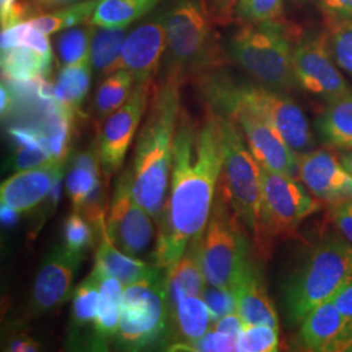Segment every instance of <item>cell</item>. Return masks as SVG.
<instances>
[{
    "label": "cell",
    "mask_w": 352,
    "mask_h": 352,
    "mask_svg": "<svg viewBox=\"0 0 352 352\" xmlns=\"http://www.w3.org/2000/svg\"><path fill=\"white\" fill-rule=\"evenodd\" d=\"M219 113L209 110L202 122L180 110L173 155L170 192L157 223L153 264L168 276L189 243L204 234L223 168Z\"/></svg>",
    "instance_id": "obj_1"
},
{
    "label": "cell",
    "mask_w": 352,
    "mask_h": 352,
    "mask_svg": "<svg viewBox=\"0 0 352 352\" xmlns=\"http://www.w3.org/2000/svg\"><path fill=\"white\" fill-rule=\"evenodd\" d=\"M182 81L183 77L176 71H168L154 90L129 170L133 197L155 223L164 212L171 179Z\"/></svg>",
    "instance_id": "obj_2"
},
{
    "label": "cell",
    "mask_w": 352,
    "mask_h": 352,
    "mask_svg": "<svg viewBox=\"0 0 352 352\" xmlns=\"http://www.w3.org/2000/svg\"><path fill=\"white\" fill-rule=\"evenodd\" d=\"M199 84L210 109L228 102L240 103L276 126L295 153L302 154L315 149V136L305 113L285 91L265 85L240 82L225 72H215L213 69L200 76Z\"/></svg>",
    "instance_id": "obj_3"
},
{
    "label": "cell",
    "mask_w": 352,
    "mask_h": 352,
    "mask_svg": "<svg viewBox=\"0 0 352 352\" xmlns=\"http://www.w3.org/2000/svg\"><path fill=\"white\" fill-rule=\"evenodd\" d=\"M352 279V244L338 238L317 243L304 256L283 287V308L291 324H299L316 307L331 300Z\"/></svg>",
    "instance_id": "obj_4"
},
{
    "label": "cell",
    "mask_w": 352,
    "mask_h": 352,
    "mask_svg": "<svg viewBox=\"0 0 352 352\" xmlns=\"http://www.w3.org/2000/svg\"><path fill=\"white\" fill-rule=\"evenodd\" d=\"M241 225L219 179L213 209L200 241L202 272L208 285L234 291L254 264Z\"/></svg>",
    "instance_id": "obj_5"
},
{
    "label": "cell",
    "mask_w": 352,
    "mask_h": 352,
    "mask_svg": "<svg viewBox=\"0 0 352 352\" xmlns=\"http://www.w3.org/2000/svg\"><path fill=\"white\" fill-rule=\"evenodd\" d=\"M230 51L240 67L265 87L289 91L298 84L289 34L278 20L245 23L231 38Z\"/></svg>",
    "instance_id": "obj_6"
},
{
    "label": "cell",
    "mask_w": 352,
    "mask_h": 352,
    "mask_svg": "<svg viewBox=\"0 0 352 352\" xmlns=\"http://www.w3.org/2000/svg\"><path fill=\"white\" fill-rule=\"evenodd\" d=\"M170 329L164 270L124 286L120 327L115 338L120 347L132 351L151 347L170 338Z\"/></svg>",
    "instance_id": "obj_7"
},
{
    "label": "cell",
    "mask_w": 352,
    "mask_h": 352,
    "mask_svg": "<svg viewBox=\"0 0 352 352\" xmlns=\"http://www.w3.org/2000/svg\"><path fill=\"white\" fill-rule=\"evenodd\" d=\"M168 71L182 77L205 75L217 60L212 25L200 0H177L166 12Z\"/></svg>",
    "instance_id": "obj_8"
},
{
    "label": "cell",
    "mask_w": 352,
    "mask_h": 352,
    "mask_svg": "<svg viewBox=\"0 0 352 352\" xmlns=\"http://www.w3.org/2000/svg\"><path fill=\"white\" fill-rule=\"evenodd\" d=\"M219 124L225 151L221 182L234 213L256 238L260 223L263 167L232 119L219 113Z\"/></svg>",
    "instance_id": "obj_9"
},
{
    "label": "cell",
    "mask_w": 352,
    "mask_h": 352,
    "mask_svg": "<svg viewBox=\"0 0 352 352\" xmlns=\"http://www.w3.org/2000/svg\"><path fill=\"white\" fill-rule=\"evenodd\" d=\"M318 209L321 205L295 177L263 168L260 223L254 238L258 254L266 257L272 240L289 236Z\"/></svg>",
    "instance_id": "obj_10"
},
{
    "label": "cell",
    "mask_w": 352,
    "mask_h": 352,
    "mask_svg": "<svg viewBox=\"0 0 352 352\" xmlns=\"http://www.w3.org/2000/svg\"><path fill=\"white\" fill-rule=\"evenodd\" d=\"M292 65L298 85L327 103L352 90L336 65L324 33H308L296 43Z\"/></svg>",
    "instance_id": "obj_11"
},
{
    "label": "cell",
    "mask_w": 352,
    "mask_h": 352,
    "mask_svg": "<svg viewBox=\"0 0 352 352\" xmlns=\"http://www.w3.org/2000/svg\"><path fill=\"white\" fill-rule=\"evenodd\" d=\"M217 113L232 119L244 135L252 154L263 168L295 177L298 176V155L270 122L247 106L235 102L223 103Z\"/></svg>",
    "instance_id": "obj_12"
},
{
    "label": "cell",
    "mask_w": 352,
    "mask_h": 352,
    "mask_svg": "<svg viewBox=\"0 0 352 352\" xmlns=\"http://www.w3.org/2000/svg\"><path fill=\"white\" fill-rule=\"evenodd\" d=\"M107 213V232L119 250L138 258L151 250L155 221L135 200L129 170L118 179Z\"/></svg>",
    "instance_id": "obj_13"
},
{
    "label": "cell",
    "mask_w": 352,
    "mask_h": 352,
    "mask_svg": "<svg viewBox=\"0 0 352 352\" xmlns=\"http://www.w3.org/2000/svg\"><path fill=\"white\" fill-rule=\"evenodd\" d=\"M151 89V82L136 84L126 103L104 120L97 149L104 180H110L123 166L142 116L148 111Z\"/></svg>",
    "instance_id": "obj_14"
},
{
    "label": "cell",
    "mask_w": 352,
    "mask_h": 352,
    "mask_svg": "<svg viewBox=\"0 0 352 352\" xmlns=\"http://www.w3.org/2000/svg\"><path fill=\"white\" fill-rule=\"evenodd\" d=\"M82 260L84 256L68 251L64 245H56L46 256L32 291L29 305L33 315L45 314L68 299Z\"/></svg>",
    "instance_id": "obj_15"
},
{
    "label": "cell",
    "mask_w": 352,
    "mask_h": 352,
    "mask_svg": "<svg viewBox=\"0 0 352 352\" xmlns=\"http://www.w3.org/2000/svg\"><path fill=\"white\" fill-rule=\"evenodd\" d=\"M298 176L318 200L338 204L352 199V174L330 151L314 149L300 154Z\"/></svg>",
    "instance_id": "obj_16"
},
{
    "label": "cell",
    "mask_w": 352,
    "mask_h": 352,
    "mask_svg": "<svg viewBox=\"0 0 352 352\" xmlns=\"http://www.w3.org/2000/svg\"><path fill=\"white\" fill-rule=\"evenodd\" d=\"M167 49L164 16L149 20L126 36L120 56V68L135 77L136 84L151 82Z\"/></svg>",
    "instance_id": "obj_17"
},
{
    "label": "cell",
    "mask_w": 352,
    "mask_h": 352,
    "mask_svg": "<svg viewBox=\"0 0 352 352\" xmlns=\"http://www.w3.org/2000/svg\"><path fill=\"white\" fill-rule=\"evenodd\" d=\"M64 161H51L8 177L0 188L1 206L14 213H26L37 208L62 179Z\"/></svg>",
    "instance_id": "obj_18"
},
{
    "label": "cell",
    "mask_w": 352,
    "mask_h": 352,
    "mask_svg": "<svg viewBox=\"0 0 352 352\" xmlns=\"http://www.w3.org/2000/svg\"><path fill=\"white\" fill-rule=\"evenodd\" d=\"M299 342L307 351L352 352V324L329 300L304 317Z\"/></svg>",
    "instance_id": "obj_19"
},
{
    "label": "cell",
    "mask_w": 352,
    "mask_h": 352,
    "mask_svg": "<svg viewBox=\"0 0 352 352\" xmlns=\"http://www.w3.org/2000/svg\"><path fill=\"white\" fill-rule=\"evenodd\" d=\"M238 312L247 325H266L279 329L277 311L272 302L264 277L256 263L234 289Z\"/></svg>",
    "instance_id": "obj_20"
},
{
    "label": "cell",
    "mask_w": 352,
    "mask_h": 352,
    "mask_svg": "<svg viewBox=\"0 0 352 352\" xmlns=\"http://www.w3.org/2000/svg\"><path fill=\"white\" fill-rule=\"evenodd\" d=\"M93 273L100 285V307L93 324V346L97 350H104L103 347L107 346L109 340H115L119 331L124 283L97 266H94Z\"/></svg>",
    "instance_id": "obj_21"
},
{
    "label": "cell",
    "mask_w": 352,
    "mask_h": 352,
    "mask_svg": "<svg viewBox=\"0 0 352 352\" xmlns=\"http://www.w3.org/2000/svg\"><path fill=\"white\" fill-rule=\"evenodd\" d=\"M94 266L100 267L106 274L118 278L124 283V286L154 276L162 270L157 265L145 263L119 250L110 239L106 223L98 228V248L96 251Z\"/></svg>",
    "instance_id": "obj_22"
},
{
    "label": "cell",
    "mask_w": 352,
    "mask_h": 352,
    "mask_svg": "<svg viewBox=\"0 0 352 352\" xmlns=\"http://www.w3.org/2000/svg\"><path fill=\"white\" fill-rule=\"evenodd\" d=\"M202 236V235H201ZM201 236L192 240L176 264L173 272L167 276V295L170 311L177 302L187 296H202L206 286L200 254Z\"/></svg>",
    "instance_id": "obj_23"
},
{
    "label": "cell",
    "mask_w": 352,
    "mask_h": 352,
    "mask_svg": "<svg viewBox=\"0 0 352 352\" xmlns=\"http://www.w3.org/2000/svg\"><path fill=\"white\" fill-rule=\"evenodd\" d=\"M52 55L30 45H17L1 50V72L19 84L36 82L49 75Z\"/></svg>",
    "instance_id": "obj_24"
},
{
    "label": "cell",
    "mask_w": 352,
    "mask_h": 352,
    "mask_svg": "<svg viewBox=\"0 0 352 352\" xmlns=\"http://www.w3.org/2000/svg\"><path fill=\"white\" fill-rule=\"evenodd\" d=\"M170 314L173 327L170 329V340H174L170 344L197 340L208 333L213 324L212 314L202 296L183 298Z\"/></svg>",
    "instance_id": "obj_25"
},
{
    "label": "cell",
    "mask_w": 352,
    "mask_h": 352,
    "mask_svg": "<svg viewBox=\"0 0 352 352\" xmlns=\"http://www.w3.org/2000/svg\"><path fill=\"white\" fill-rule=\"evenodd\" d=\"M321 140L334 148L352 149V90L327 103L316 122Z\"/></svg>",
    "instance_id": "obj_26"
},
{
    "label": "cell",
    "mask_w": 352,
    "mask_h": 352,
    "mask_svg": "<svg viewBox=\"0 0 352 352\" xmlns=\"http://www.w3.org/2000/svg\"><path fill=\"white\" fill-rule=\"evenodd\" d=\"M93 64L90 56L80 62L65 64L52 89V98L62 107L75 113L88 96Z\"/></svg>",
    "instance_id": "obj_27"
},
{
    "label": "cell",
    "mask_w": 352,
    "mask_h": 352,
    "mask_svg": "<svg viewBox=\"0 0 352 352\" xmlns=\"http://www.w3.org/2000/svg\"><path fill=\"white\" fill-rule=\"evenodd\" d=\"M101 164L97 151H81L74 160L65 179L67 193L76 210H80L89 195L101 182Z\"/></svg>",
    "instance_id": "obj_28"
},
{
    "label": "cell",
    "mask_w": 352,
    "mask_h": 352,
    "mask_svg": "<svg viewBox=\"0 0 352 352\" xmlns=\"http://www.w3.org/2000/svg\"><path fill=\"white\" fill-rule=\"evenodd\" d=\"M161 0H101L89 20L97 28H123L151 12Z\"/></svg>",
    "instance_id": "obj_29"
},
{
    "label": "cell",
    "mask_w": 352,
    "mask_h": 352,
    "mask_svg": "<svg viewBox=\"0 0 352 352\" xmlns=\"http://www.w3.org/2000/svg\"><path fill=\"white\" fill-rule=\"evenodd\" d=\"M126 37V29L123 28H98L94 30L90 43V59L98 74L109 76L120 69L122 47Z\"/></svg>",
    "instance_id": "obj_30"
},
{
    "label": "cell",
    "mask_w": 352,
    "mask_h": 352,
    "mask_svg": "<svg viewBox=\"0 0 352 352\" xmlns=\"http://www.w3.org/2000/svg\"><path fill=\"white\" fill-rule=\"evenodd\" d=\"M135 85V77L123 68L106 76L104 81L97 90L94 100L97 120L103 122L118 109H120L132 94Z\"/></svg>",
    "instance_id": "obj_31"
},
{
    "label": "cell",
    "mask_w": 352,
    "mask_h": 352,
    "mask_svg": "<svg viewBox=\"0 0 352 352\" xmlns=\"http://www.w3.org/2000/svg\"><path fill=\"white\" fill-rule=\"evenodd\" d=\"M101 0H84L59 8L55 12L41 14L28 20V23L43 34H54L67 29L89 23Z\"/></svg>",
    "instance_id": "obj_32"
},
{
    "label": "cell",
    "mask_w": 352,
    "mask_h": 352,
    "mask_svg": "<svg viewBox=\"0 0 352 352\" xmlns=\"http://www.w3.org/2000/svg\"><path fill=\"white\" fill-rule=\"evenodd\" d=\"M100 307V285L91 272L78 287H76L72 296V329L80 331L81 329L94 324Z\"/></svg>",
    "instance_id": "obj_33"
},
{
    "label": "cell",
    "mask_w": 352,
    "mask_h": 352,
    "mask_svg": "<svg viewBox=\"0 0 352 352\" xmlns=\"http://www.w3.org/2000/svg\"><path fill=\"white\" fill-rule=\"evenodd\" d=\"M98 232L94 225L80 210H74L64 222L63 245L72 253L84 256L93 247Z\"/></svg>",
    "instance_id": "obj_34"
},
{
    "label": "cell",
    "mask_w": 352,
    "mask_h": 352,
    "mask_svg": "<svg viewBox=\"0 0 352 352\" xmlns=\"http://www.w3.org/2000/svg\"><path fill=\"white\" fill-rule=\"evenodd\" d=\"M327 39L337 65L352 77V20L327 17Z\"/></svg>",
    "instance_id": "obj_35"
},
{
    "label": "cell",
    "mask_w": 352,
    "mask_h": 352,
    "mask_svg": "<svg viewBox=\"0 0 352 352\" xmlns=\"http://www.w3.org/2000/svg\"><path fill=\"white\" fill-rule=\"evenodd\" d=\"M93 25L87 28H71L58 38V54L60 62L65 64L76 63L90 56V43L93 37Z\"/></svg>",
    "instance_id": "obj_36"
},
{
    "label": "cell",
    "mask_w": 352,
    "mask_h": 352,
    "mask_svg": "<svg viewBox=\"0 0 352 352\" xmlns=\"http://www.w3.org/2000/svg\"><path fill=\"white\" fill-rule=\"evenodd\" d=\"M239 336L227 334L210 329L202 337L189 342L173 343L168 346V351L219 352L238 351Z\"/></svg>",
    "instance_id": "obj_37"
},
{
    "label": "cell",
    "mask_w": 352,
    "mask_h": 352,
    "mask_svg": "<svg viewBox=\"0 0 352 352\" xmlns=\"http://www.w3.org/2000/svg\"><path fill=\"white\" fill-rule=\"evenodd\" d=\"M279 346V329L266 325H245L238 338L239 352H274Z\"/></svg>",
    "instance_id": "obj_38"
},
{
    "label": "cell",
    "mask_w": 352,
    "mask_h": 352,
    "mask_svg": "<svg viewBox=\"0 0 352 352\" xmlns=\"http://www.w3.org/2000/svg\"><path fill=\"white\" fill-rule=\"evenodd\" d=\"M285 0H239L235 16L244 23L278 20L283 12Z\"/></svg>",
    "instance_id": "obj_39"
},
{
    "label": "cell",
    "mask_w": 352,
    "mask_h": 352,
    "mask_svg": "<svg viewBox=\"0 0 352 352\" xmlns=\"http://www.w3.org/2000/svg\"><path fill=\"white\" fill-rule=\"evenodd\" d=\"M51 161H55V157L50 146L43 144H17L12 158V166L14 170L21 171L49 164Z\"/></svg>",
    "instance_id": "obj_40"
},
{
    "label": "cell",
    "mask_w": 352,
    "mask_h": 352,
    "mask_svg": "<svg viewBox=\"0 0 352 352\" xmlns=\"http://www.w3.org/2000/svg\"><path fill=\"white\" fill-rule=\"evenodd\" d=\"M202 299L209 307L213 322L223 316L238 312L236 298L231 289L215 287L206 283L202 292Z\"/></svg>",
    "instance_id": "obj_41"
},
{
    "label": "cell",
    "mask_w": 352,
    "mask_h": 352,
    "mask_svg": "<svg viewBox=\"0 0 352 352\" xmlns=\"http://www.w3.org/2000/svg\"><path fill=\"white\" fill-rule=\"evenodd\" d=\"M214 25L226 26L234 21L239 0H200Z\"/></svg>",
    "instance_id": "obj_42"
},
{
    "label": "cell",
    "mask_w": 352,
    "mask_h": 352,
    "mask_svg": "<svg viewBox=\"0 0 352 352\" xmlns=\"http://www.w3.org/2000/svg\"><path fill=\"white\" fill-rule=\"evenodd\" d=\"M331 218L344 239L352 244V199L336 204L331 210Z\"/></svg>",
    "instance_id": "obj_43"
},
{
    "label": "cell",
    "mask_w": 352,
    "mask_h": 352,
    "mask_svg": "<svg viewBox=\"0 0 352 352\" xmlns=\"http://www.w3.org/2000/svg\"><path fill=\"white\" fill-rule=\"evenodd\" d=\"M25 14V8L17 0H0L1 30L24 23Z\"/></svg>",
    "instance_id": "obj_44"
},
{
    "label": "cell",
    "mask_w": 352,
    "mask_h": 352,
    "mask_svg": "<svg viewBox=\"0 0 352 352\" xmlns=\"http://www.w3.org/2000/svg\"><path fill=\"white\" fill-rule=\"evenodd\" d=\"M320 7L327 17L352 20V0H320Z\"/></svg>",
    "instance_id": "obj_45"
},
{
    "label": "cell",
    "mask_w": 352,
    "mask_h": 352,
    "mask_svg": "<svg viewBox=\"0 0 352 352\" xmlns=\"http://www.w3.org/2000/svg\"><path fill=\"white\" fill-rule=\"evenodd\" d=\"M331 302H334L344 318L352 324V279L337 291L331 298Z\"/></svg>",
    "instance_id": "obj_46"
},
{
    "label": "cell",
    "mask_w": 352,
    "mask_h": 352,
    "mask_svg": "<svg viewBox=\"0 0 352 352\" xmlns=\"http://www.w3.org/2000/svg\"><path fill=\"white\" fill-rule=\"evenodd\" d=\"M245 322L239 315V312H234L230 315L223 316L213 322V329L217 331H222L227 334H235L239 336L245 327Z\"/></svg>",
    "instance_id": "obj_47"
},
{
    "label": "cell",
    "mask_w": 352,
    "mask_h": 352,
    "mask_svg": "<svg viewBox=\"0 0 352 352\" xmlns=\"http://www.w3.org/2000/svg\"><path fill=\"white\" fill-rule=\"evenodd\" d=\"M7 350L16 352L37 351L38 344L28 336H17L11 340Z\"/></svg>",
    "instance_id": "obj_48"
},
{
    "label": "cell",
    "mask_w": 352,
    "mask_h": 352,
    "mask_svg": "<svg viewBox=\"0 0 352 352\" xmlns=\"http://www.w3.org/2000/svg\"><path fill=\"white\" fill-rule=\"evenodd\" d=\"M0 110H1V116H7L11 113L13 109V103H14V97H13L12 90L10 89L8 85H6L4 82H1V89H0Z\"/></svg>",
    "instance_id": "obj_49"
},
{
    "label": "cell",
    "mask_w": 352,
    "mask_h": 352,
    "mask_svg": "<svg viewBox=\"0 0 352 352\" xmlns=\"http://www.w3.org/2000/svg\"><path fill=\"white\" fill-rule=\"evenodd\" d=\"M39 8L42 10H54V8H63L77 3L78 0H33Z\"/></svg>",
    "instance_id": "obj_50"
},
{
    "label": "cell",
    "mask_w": 352,
    "mask_h": 352,
    "mask_svg": "<svg viewBox=\"0 0 352 352\" xmlns=\"http://www.w3.org/2000/svg\"><path fill=\"white\" fill-rule=\"evenodd\" d=\"M340 162H342L343 166L352 174V149L344 151V153L340 155Z\"/></svg>",
    "instance_id": "obj_51"
},
{
    "label": "cell",
    "mask_w": 352,
    "mask_h": 352,
    "mask_svg": "<svg viewBox=\"0 0 352 352\" xmlns=\"http://www.w3.org/2000/svg\"><path fill=\"white\" fill-rule=\"evenodd\" d=\"M292 3H296V4H302V3H307V1H309V0H291Z\"/></svg>",
    "instance_id": "obj_52"
}]
</instances>
